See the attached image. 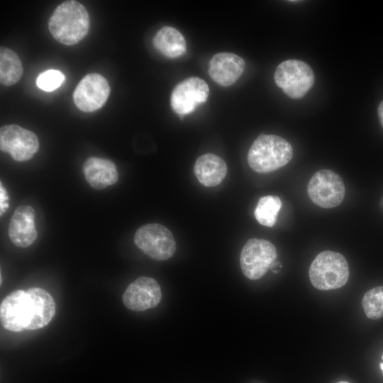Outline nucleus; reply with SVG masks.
<instances>
[{
	"mask_svg": "<svg viewBox=\"0 0 383 383\" xmlns=\"http://www.w3.org/2000/svg\"><path fill=\"white\" fill-rule=\"evenodd\" d=\"M55 313L53 298L39 287L15 290L2 300L0 306L2 326L13 332L42 328Z\"/></svg>",
	"mask_w": 383,
	"mask_h": 383,
	"instance_id": "nucleus-1",
	"label": "nucleus"
},
{
	"mask_svg": "<svg viewBox=\"0 0 383 383\" xmlns=\"http://www.w3.org/2000/svg\"><path fill=\"white\" fill-rule=\"evenodd\" d=\"M89 24V16L84 6L70 0L56 7L49 19L48 29L57 42L73 45L87 35Z\"/></svg>",
	"mask_w": 383,
	"mask_h": 383,
	"instance_id": "nucleus-2",
	"label": "nucleus"
},
{
	"mask_svg": "<svg viewBox=\"0 0 383 383\" xmlns=\"http://www.w3.org/2000/svg\"><path fill=\"white\" fill-rule=\"evenodd\" d=\"M292 156V147L284 138L272 134H262L252 143L247 160L255 172L269 173L286 165Z\"/></svg>",
	"mask_w": 383,
	"mask_h": 383,
	"instance_id": "nucleus-3",
	"label": "nucleus"
},
{
	"mask_svg": "<svg viewBox=\"0 0 383 383\" xmlns=\"http://www.w3.org/2000/svg\"><path fill=\"white\" fill-rule=\"evenodd\" d=\"M349 274V266L345 257L330 250L317 255L309 271L311 284L319 290L342 287L347 283Z\"/></svg>",
	"mask_w": 383,
	"mask_h": 383,
	"instance_id": "nucleus-4",
	"label": "nucleus"
},
{
	"mask_svg": "<svg viewBox=\"0 0 383 383\" xmlns=\"http://www.w3.org/2000/svg\"><path fill=\"white\" fill-rule=\"evenodd\" d=\"M276 84L292 99H300L311 89L315 81L311 67L305 62L290 59L280 63L274 74Z\"/></svg>",
	"mask_w": 383,
	"mask_h": 383,
	"instance_id": "nucleus-5",
	"label": "nucleus"
},
{
	"mask_svg": "<svg viewBox=\"0 0 383 383\" xmlns=\"http://www.w3.org/2000/svg\"><path fill=\"white\" fill-rule=\"evenodd\" d=\"M136 246L146 255L155 260H166L173 256L176 242L170 231L158 223L140 226L134 235Z\"/></svg>",
	"mask_w": 383,
	"mask_h": 383,
	"instance_id": "nucleus-6",
	"label": "nucleus"
},
{
	"mask_svg": "<svg viewBox=\"0 0 383 383\" xmlns=\"http://www.w3.org/2000/svg\"><path fill=\"white\" fill-rule=\"evenodd\" d=\"M277 257L275 246L265 239L251 238L241 250L240 264L243 274L251 280L264 276Z\"/></svg>",
	"mask_w": 383,
	"mask_h": 383,
	"instance_id": "nucleus-7",
	"label": "nucleus"
},
{
	"mask_svg": "<svg viewBox=\"0 0 383 383\" xmlns=\"http://www.w3.org/2000/svg\"><path fill=\"white\" fill-rule=\"evenodd\" d=\"M310 199L317 206L331 209L338 206L343 200L345 187L342 178L335 172L323 169L316 172L307 186Z\"/></svg>",
	"mask_w": 383,
	"mask_h": 383,
	"instance_id": "nucleus-8",
	"label": "nucleus"
},
{
	"mask_svg": "<svg viewBox=\"0 0 383 383\" xmlns=\"http://www.w3.org/2000/svg\"><path fill=\"white\" fill-rule=\"evenodd\" d=\"M0 149L16 161L31 159L39 149V140L32 131L16 124L5 125L0 129Z\"/></svg>",
	"mask_w": 383,
	"mask_h": 383,
	"instance_id": "nucleus-9",
	"label": "nucleus"
},
{
	"mask_svg": "<svg viewBox=\"0 0 383 383\" xmlns=\"http://www.w3.org/2000/svg\"><path fill=\"white\" fill-rule=\"evenodd\" d=\"M111 89L106 79L98 73L84 76L73 92L75 106L82 111L94 112L106 102Z\"/></svg>",
	"mask_w": 383,
	"mask_h": 383,
	"instance_id": "nucleus-10",
	"label": "nucleus"
},
{
	"mask_svg": "<svg viewBox=\"0 0 383 383\" xmlns=\"http://www.w3.org/2000/svg\"><path fill=\"white\" fill-rule=\"evenodd\" d=\"M209 91L204 80L196 77H189L173 89L170 97L171 107L179 115L190 113L198 105L206 101Z\"/></svg>",
	"mask_w": 383,
	"mask_h": 383,
	"instance_id": "nucleus-11",
	"label": "nucleus"
},
{
	"mask_svg": "<svg viewBox=\"0 0 383 383\" xmlns=\"http://www.w3.org/2000/svg\"><path fill=\"white\" fill-rule=\"evenodd\" d=\"M162 299L157 282L152 277H140L125 290L122 300L125 306L132 311H143L157 306Z\"/></svg>",
	"mask_w": 383,
	"mask_h": 383,
	"instance_id": "nucleus-12",
	"label": "nucleus"
},
{
	"mask_svg": "<svg viewBox=\"0 0 383 383\" xmlns=\"http://www.w3.org/2000/svg\"><path fill=\"white\" fill-rule=\"evenodd\" d=\"M35 213L28 205H21L14 211L9 224V236L17 247L27 248L31 245L38 237L35 224Z\"/></svg>",
	"mask_w": 383,
	"mask_h": 383,
	"instance_id": "nucleus-13",
	"label": "nucleus"
},
{
	"mask_svg": "<svg viewBox=\"0 0 383 383\" xmlns=\"http://www.w3.org/2000/svg\"><path fill=\"white\" fill-rule=\"evenodd\" d=\"M245 63L243 59L231 52H219L213 56L209 65V74L218 84L228 87L242 75Z\"/></svg>",
	"mask_w": 383,
	"mask_h": 383,
	"instance_id": "nucleus-14",
	"label": "nucleus"
},
{
	"mask_svg": "<svg viewBox=\"0 0 383 383\" xmlns=\"http://www.w3.org/2000/svg\"><path fill=\"white\" fill-rule=\"evenodd\" d=\"M84 177L89 185L96 189H103L114 184L118 180V171L110 160L91 157L82 166Z\"/></svg>",
	"mask_w": 383,
	"mask_h": 383,
	"instance_id": "nucleus-15",
	"label": "nucleus"
},
{
	"mask_svg": "<svg viewBox=\"0 0 383 383\" xmlns=\"http://www.w3.org/2000/svg\"><path fill=\"white\" fill-rule=\"evenodd\" d=\"M194 172L202 185L216 187L226 177L227 166L221 157L213 153H206L196 159Z\"/></svg>",
	"mask_w": 383,
	"mask_h": 383,
	"instance_id": "nucleus-16",
	"label": "nucleus"
},
{
	"mask_svg": "<svg viewBox=\"0 0 383 383\" xmlns=\"http://www.w3.org/2000/svg\"><path fill=\"white\" fill-rule=\"evenodd\" d=\"M155 48L169 58H175L186 52V41L182 34L176 28L165 26L153 38Z\"/></svg>",
	"mask_w": 383,
	"mask_h": 383,
	"instance_id": "nucleus-17",
	"label": "nucleus"
},
{
	"mask_svg": "<svg viewBox=\"0 0 383 383\" xmlns=\"http://www.w3.org/2000/svg\"><path fill=\"white\" fill-rule=\"evenodd\" d=\"M23 66L20 58L12 50L0 48V82L5 86L18 82L23 74Z\"/></svg>",
	"mask_w": 383,
	"mask_h": 383,
	"instance_id": "nucleus-18",
	"label": "nucleus"
},
{
	"mask_svg": "<svg viewBox=\"0 0 383 383\" xmlns=\"http://www.w3.org/2000/svg\"><path fill=\"white\" fill-rule=\"evenodd\" d=\"M282 207V201L277 196L268 195L261 197L256 205L254 216L262 226L272 227Z\"/></svg>",
	"mask_w": 383,
	"mask_h": 383,
	"instance_id": "nucleus-19",
	"label": "nucleus"
},
{
	"mask_svg": "<svg viewBox=\"0 0 383 383\" xmlns=\"http://www.w3.org/2000/svg\"><path fill=\"white\" fill-rule=\"evenodd\" d=\"M366 316L372 320L383 317V286L367 291L362 301Z\"/></svg>",
	"mask_w": 383,
	"mask_h": 383,
	"instance_id": "nucleus-20",
	"label": "nucleus"
},
{
	"mask_svg": "<svg viewBox=\"0 0 383 383\" xmlns=\"http://www.w3.org/2000/svg\"><path fill=\"white\" fill-rule=\"evenodd\" d=\"M65 79V75L60 71L48 70L38 75L36 85L43 91H52L60 87Z\"/></svg>",
	"mask_w": 383,
	"mask_h": 383,
	"instance_id": "nucleus-21",
	"label": "nucleus"
},
{
	"mask_svg": "<svg viewBox=\"0 0 383 383\" xmlns=\"http://www.w3.org/2000/svg\"><path fill=\"white\" fill-rule=\"evenodd\" d=\"M8 193L3 186L0 184V215L2 216L9 206Z\"/></svg>",
	"mask_w": 383,
	"mask_h": 383,
	"instance_id": "nucleus-22",
	"label": "nucleus"
},
{
	"mask_svg": "<svg viewBox=\"0 0 383 383\" xmlns=\"http://www.w3.org/2000/svg\"><path fill=\"white\" fill-rule=\"evenodd\" d=\"M377 113L382 126L383 127V100L380 102L377 108Z\"/></svg>",
	"mask_w": 383,
	"mask_h": 383,
	"instance_id": "nucleus-23",
	"label": "nucleus"
},
{
	"mask_svg": "<svg viewBox=\"0 0 383 383\" xmlns=\"http://www.w3.org/2000/svg\"><path fill=\"white\" fill-rule=\"evenodd\" d=\"M382 359H383V355H382ZM380 367H381V370H382V372H383V363H381V364H380Z\"/></svg>",
	"mask_w": 383,
	"mask_h": 383,
	"instance_id": "nucleus-24",
	"label": "nucleus"
},
{
	"mask_svg": "<svg viewBox=\"0 0 383 383\" xmlns=\"http://www.w3.org/2000/svg\"><path fill=\"white\" fill-rule=\"evenodd\" d=\"M336 383H349V382H348L346 381H340V382H338Z\"/></svg>",
	"mask_w": 383,
	"mask_h": 383,
	"instance_id": "nucleus-25",
	"label": "nucleus"
}]
</instances>
